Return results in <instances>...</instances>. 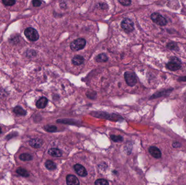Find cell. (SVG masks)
<instances>
[{
  "label": "cell",
  "instance_id": "cell-9",
  "mask_svg": "<svg viewBox=\"0 0 186 185\" xmlns=\"http://www.w3.org/2000/svg\"><path fill=\"white\" fill-rule=\"evenodd\" d=\"M149 153L155 158L159 159L161 157V152L160 150L156 147H151L149 149Z\"/></svg>",
  "mask_w": 186,
  "mask_h": 185
},
{
  "label": "cell",
  "instance_id": "cell-28",
  "mask_svg": "<svg viewBox=\"0 0 186 185\" xmlns=\"http://www.w3.org/2000/svg\"><path fill=\"white\" fill-rule=\"evenodd\" d=\"M60 7L62 8H66V7H67V5H66V4L65 3V2H62V3H60Z\"/></svg>",
  "mask_w": 186,
  "mask_h": 185
},
{
  "label": "cell",
  "instance_id": "cell-17",
  "mask_svg": "<svg viewBox=\"0 0 186 185\" xmlns=\"http://www.w3.org/2000/svg\"><path fill=\"white\" fill-rule=\"evenodd\" d=\"M45 166L46 168L50 170H53L56 168L57 166L55 163L51 160H47L45 163Z\"/></svg>",
  "mask_w": 186,
  "mask_h": 185
},
{
  "label": "cell",
  "instance_id": "cell-24",
  "mask_svg": "<svg viewBox=\"0 0 186 185\" xmlns=\"http://www.w3.org/2000/svg\"><path fill=\"white\" fill-rule=\"evenodd\" d=\"M166 46H167V47L168 49H172V50H177V49L179 48L178 46L177 45V44H175V43H174V42L169 43Z\"/></svg>",
  "mask_w": 186,
  "mask_h": 185
},
{
  "label": "cell",
  "instance_id": "cell-7",
  "mask_svg": "<svg viewBox=\"0 0 186 185\" xmlns=\"http://www.w3.org/2000/svg\"><path fill=\"white\" fill-rule=\"evenodd\" d=\"M74 169L77 174L81 176H85L88 174L86 169L80 164H76L74 166Z\"/></svg>",
  "mask_w": 186,
  "mask_h": 185
},
{
  "label": "cell",
  "instance_id": "cell-4",
  "mask_svg": "<svg viewBox=\"0 0 186 185\" xmlns=\"http://www.w3.org/2000/svg\"><path fill=\"white\" fill-rule=\"evenodd\" d=\"M121 27L125 32L129 33L134 30V23L131 20L128 18L124 19L121 23Z\"/></svg>",
  "mask_w": 186,
  "mask_h": 185
},
{
  "label": "cell",
  "instance_id": "cell-27",
  "mask_svg": "<svg viewBox=\"0 0 186 185\" xmlns=\"http://www.w3.org/2000/svg\"><path fill=\"white\" fill-rule=\"evenodd\" d=\"M100 6L101 7V8L103 9H106V7H108V5L107 3H102L101 4H100Z\"/></svg>",
  "mask_w": 186,
  "mask_h": 185
},
{
  "label": "cell",
  "instance_id": "cell-3",
  "mask_svg": "<svg viewBox=\"0 0 186 185\" xmlns=\"http://www.w3.org/2000/svg\"><path fill=\"white\" fill-rule=\"evenodd\" d=\"M124 78L127 84L130 86L132 87L137 84V77L133 72L128 71L125 72Z\"/></svg>",
  "mask_w": 186,
  "mask_h": 185
},
{
  "label": "cell",
  "instance_id": "cell-23",
  "mask_svg": "<svg viewBox=\"0 0 186 185\" xmlns=\"http://www.w3.org/2000/svg\"><path fill=\"white\" fill-rule=\"evenodd\" d=\"M86 94L87 97L91 99H94L96 97V92L95 91H88Z\"/></svg>",
  "mask_w": 186,
  "mask_h": 185
},
{
  "label": "cell",
  "instance_id": "cell-21",
  "mask_svg": "<svg viewBox=\"0 0 186 185\" xmlns=\"http://www.w3.org/2000/svg\"><path fill=\"white\" fill-rule=\"evenodd\" d=\"M2 3L6 6H12L16 3V1L14 0H3Z\"/></svg>",
  "mask_w": 186,
  "mask_h": 185
},
{
  "label": "cell",
  "instance_id": "cell-10",
  "mask_svg": "<svg viewBox=\"0 0 186 185\" xmlns=\"http://www.w3.org/2000/svg\"><path fill=\"white\" fill-rule=\"evenodd\" d=\"M48 103V99L46 97L40 98L36 103V107L38 109H44L46 107Z\"/></svg>",
  "mask_w": 186,
  "mask_h": 185
},
{
  "label": "cell",
  "instance_id": "cell-11",
  "mask_svg": "<svg viewBox=\"0 0 186 185\" xmlns=\"http://www.w3.org/2000/svg\"><path fill=\"white\" fill-rule=\"evenodd\" d=\"M30 146L34 148H39L42 146V140L39 139H33L29 142Z\"/></svg>",
  "mask_w": 186,
  "mask_h": 185
},
{
  "label": "cell",
  "instance_id": "cell-26",
  "mask_svg": "<svg viewBox=\"0 0 186 185\" xmlns=\"http://www.w3.org/2000/svg\"><path fill=\"white\" fill-rule=\"evenodd\" d=\"M33 5L35 7H38L40 6L42 4V1H38V0H34L32 1Z\"/></svg>",
  "mask_w": 186,
  "mask_h": 185
},
{
  "label": "cell",
  "instance_id": "cell-20",
  "mask_svg": "<svg viewBox=\"0 0 186 185\" xmlns=\"http://www.w3.org/2000/svg\"><path fill=\"white\" fill-rule=\"evenodd\" d=\"M95 185H108L109 183L107 180L104 179H98L95 182Z\"/></svg>",
  "mask_w": 186,
  "mask_h": 185
},
{
  "label": "cell",
  "instance_id": "cell-15",
  "mask_svg": "<svg viewBox=\"0 0 186 185\" xmlns=\"http://www.w3.org/2000/svg\"><path fill=\"white\" fill-rule=\"evenodd\" d=\"M108 58L106 54L104 53H101L96 57V61L98 62H107Z\"/></svg>",
  "mask_w": 186,
  "mask_h": 185
},
{
  "label": "cell",
  "instance_id": "cell-12",
  "mask_svg": "<svg viewBox=\"0 0 186 185\" xmlns=\"http://www.w3.org/2000/svg\"><path fill=\"white\" fill-rule=\"evenodd\" d=\"M85 59L81 55H75V57L72 59V64L76 66L81 65L84 62Z\"/></svg>",
  "mask_w": 186,
  "mask_h": 185
},
{
  "label": "cell",
  "instance_id": "cell-13",
  "mask_svg": "<svg viewBox=\"0 0 186 185\" xmlns=\"http://www.w3.org/2000/svg\"><path fill=\"white\" fill-rule=\"evenodd\" d=\"M49 155L54 157H60L62 156V152L57 148H51L49 150Z\"/></svg>",
  "mask_w": 186,
  "mask_h": 185
},
{
  "label": "cell",
  "instance_id": "cell-2",
  "mask_svg": "<svg viewBox=\"0 0 186 185\" xmlns=\"http://www.w3.org/2000/svg\"><path fill=\"white\" fill-rule=\"evenodd\" d=\"M24 34L26 38L31 41H36L39 38V34L37 30L32 27L26 28L24 32Z\"/></svg>",
  "mask_w": 186,
  "mask_h": 185
},
{
  "label": "cell",
  "instance_id": "cell-30",
  "mask_svg": "<svg viewBox=\"0 0 186 185\" xmlns=\"http://www.w3.org/2000/svg\"><path fill=\"white\" fill-rule=\"evenodd\" d=\"M2 133V129H1V127H0V134Z\"/></svg>",
  "mask_w": 186,
  "mask_h": 185
},
{
  "label": "cell",
  "instance_id": "cell-19",
  "mask_svg": "<svg viewBox=\"0 0 186 185\" xmlns=\"http://www.w3.org/2000/svg\"><path fill=\"white\" fill-rule=\"evenodd\" d=\"M45 130L50 133H53V132H55L57 130V128L55 127V126H53V125H50V126H46L44 128Z\"/></svg>",
  "mask_w": 186,
  "mask_h": 185
},
{
  "label": "cell",
  "instance_id": "cell-5",
  "mask_svg": "<svg viewBox=\"0 0 186 185\" xmlns=\"http://www.w3.org/2000/svg\"><path fill=\"white\" fill-rule=\"evenodd\" d=\"M151 19L153 21V22L160 26H166L167 24V21L165 17H164L159 13H152L151 15Z\"/></svg>",
  "mask_w": 186,
  "mask_h": 185
},
{
  "label": "cell",
  "instance_id": "cell-1",
  "mask_svg": "<svg viewBox=\"0 0 186 185\" xmlns=\"http://www.w3.org/2000/svg\"><path fill=\"white\" fill-rule=\"evenodd\" d=\"M86 40L83 38L76 39L70 44V49L73 51H78L84 49L86 45Z\"/></svg>",
  "mask_w": 186,
  "mask_h": 185
},
{
  "label": "cell",
  "instance_id": "cell-14",
  "mask_svg": "<svg viewBox=\"0 0 186 185\" xmlns=\"http://www.w3.org/2000/svg\"><path fill=\"white\" fill-rule=\"evenodd\" d=\"M13 111L15 114L19 116H25L26 115V110H25L23 107L20 106H16L14 107Z\"/></svg>",
  "mask_w": 186,
  "mask_h": 185
},
{
  "label": "cell",
  "instance_id": "cell-6",
  "mask_svg": "<svg viewBox=\"0 0 186 185\" xmlns=\"http://www.w3.org/2000/svg\"><path fill=\"white\" fill-rule=\"evenodd\" d=\"M171 62H169L167 65L166 67L171 71H177L179 70L181 67V62L179 60V59L176 57H173L171 58Z\"/></svg>",
  "mask_w": 186,
  "mask_h": 185
},
{
  "label": "cell",
  "instance_id": "cell-18",
  "mask_svg": "<svg viewBox=\"0 0 186 185\" xmlns=\"http://www.w3.org/2000/svg\"><path fill=\"white\" fill-rule=\"evenodd\" d=\"M16 172L19 175L23 177H28L29 176V173L26 169H23V168H18L16 169Z\"/></svg>",
  "mask_w": 186,
  "mask_h": 185
},
{
  "label": "cell",
  "instance_id": "cell-22",
  "mask_svg": "<svg viewBox=\"0 0 186 185\" xmlns=\"http://www.w3.org/2000/svg\"><path fill=\"white\" fill-rule=\"evenodd\" d=\"M111 139L112 140H113L114 142H121L123 141V137L121 136H117V135H112L111 136Z\"/></svg>",
  "mask_w": 186,
  "mask_h": 185
},
{
  "label": "cell",
  "instance_id": "cell-16",
  "mask_svg": "<svg viewBox=\"0 0 186 185\" xmlns=\"http://www.w3.org/2000/svg\"><path fill=\"white\" fill-rule=\"evenodd\" d=\"M19 159L23 161H29L32 160L33 157L31 155L27 153H24L21 154L19 156Z\"/></svg>",
  "mask_w": 186,
  "mask_h": 185
},
{
  "label": "cell",
  "instance_id": "cell-29",
  "mask_svg": "<svg viewBox=\"0 0 186 185\" xmlns=\"http://www.w3.org/2000/svg\"><path fill=\"white\" fill-rule=\"evenodd\" d=\"M179 81H186V77H181L179 79Z\"/></svg>",
  "mask_w": 186,
  "mask_h": 185
},
{
  "label": "cell",
  "instance_id": "cell-8",
  "mask_svg": "<svg viewBox=\"0 0 186 185\" xmlns=\"http://www.w3.org/2000/svg\"><path fill=\"white\" fill-rule=\"evenodd\" d=\"M67 185H79L80 181L78 178L74 175L69 174L66 178Z\"/></svg>",
  "mask_w": 186,
  "mask_h": 185
},
{
  "label": "cell",
  "instance_id": "cell-25",
  "mask_svg": "<svg viewBox=\"0 0 186 185\" xmlns=\"http://www.w3.org/2000/svg\"><path fill=\"white\" fill-rule=\"evenodd\" d=\"M119 2L124 6H128L131 4L132 1L130 0H122L119 1Z\"/></svg>",
  "mask_w": 186,
  "mask_h": 185
}]
</instances>
